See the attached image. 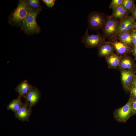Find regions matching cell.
Listing matches in <instances>:
<instances>
[{"mask_svg": "<svg viewBox=\"0 0 136 136\" xmlns=\"http://www.w3.org/2000/svg\"><path fill=\"white\" fill-rule=\"evenodd\" d=\"M31 111V109L28 108V104L25 102L22 107L15 113V116L21 121H28Z\"/></svg>", "mask_w": 136, "mask_h": 136, "instance_id": "obj_9", "label": "cell"}, {"mask_svg": "<svg viewBox=\"0 0 136 136\" xmlns=\"http://www.w3.org/2000/svg\"><path fill=\"white\" fill-rule=\"evenodd\" d=\"M98 54L100 57L109 56L114 54L115 50L113 45L109 42H106L98 47Z\"/></svg>", "mask_w": 136, "mask_h": 136, "instance_id": "obj_10", "label": "cell"}, {"mask_svg": "<svg viewBox=\"0 0 136 136\" xmlns=\"http://www.w3.org/2000/svg\"><path fill=\"white\" fill-rule=\"evenodd\" d=\"M131 108L132 115H136V98H132L131 103Z\"/></svg>", "mask_w": 136, "mask_h": 136, "instance_id": "obj_21", "label": "cell"}, {"mask_svg": "<svg viewBox=\"0 0 136 136\" xmlns=\"http://www.w3.org/2000/svg\"><path fill=\"white\" fill-rule=\"evenodd\" d=\"M123 0H112L109 6L110 8L113 9L121 6Z\"/></svg>", "mask_w": 136, "mask_h": 136, "instance_id": "obj_19", "label": "cell"}, {"mask_svg": "<svg viewBox=\"0 0 136 136\" xmlns=\"http://www.w3.org/2000/svg\"><path fill=\"white\" fill-rule=\"evenodd\" d=\"M88 28L91 30H98L103 29L105 25L106 18L104 14L97 11L90 13L88 17Z\"/></svg>", "mask_w": 136, "mask_h": 136, "instance_id": "obj_4", "label": "cell"}, {"mask_svg": "<svg viewBox=\"0 0 136 136\" xmlns=\"http://www.w3.org/2000/svg\"><path fill=\"white\" fill-rule=\"evenodd\" d=\"M120 66L122 69L130 70L132 67V61L129 56L125 55L121 57Z\"/></svg>", "mask_w": 136, "mask_h": 136, "instance_id": "obj_16", "label": "cell"}, {"mask_svg": "<svg viewBox=\"0 0 136 136\" xmlns=\"http://www.w3.org/2000/svg\"><path fill=\"white\" fill-rule=\"evenodd\" d=\"M31 9L26 1H19L17 7L10 15V22L15 25H21Z\"/></svg>", "mask_w": 136, "mask_h": 136, "instance_id": "obj_2", "label": "cell"}, {"mask_svg": "<svg viewBox=\"0 0 136 136\" xmlns=\"http://www.w3.org/2000/svg\"><path fill=\"white\" fill-rule=\"evenodd\" d=\"M121 6L128 13L131 12L133 8L134 1L132 0H123Z\"/></svg>", "mask_w": 136, "mask_h": 136, "instance_id": "obj_18", "label": "cell"}, {"mask_svg": "<svg viewBox=\"0 0 136 136\" xmlns=\"http://www.w3.org/2000/svg\"><path fill=\"white\" fill-rule=\"evenodd\" d=\"M114 46L116 53L120 55H125L130 51L129 46L120 41L114 40L109 42Z\"/></svg>", "mask_w": 136, "mask_h": 136, "instance_id": "obj_12", "label": "cell"}, {"mask_svg": "<svg viewBox=\"0 0 136 136\" xmlns=\"http://www.w3.org/2000/svg\"><path fill=\"white\" fill-rule=\"evenodd\" d=\"M132 85V86H136V76L134 77Z\"/></svg>", "mask_w": 136, "mask_h": 136, "instance_id": "obj_26", "label": "cell"}, {"mask_svg": "<svg viewBox=\"0 0 136 136\" xmlns=\"http://www.w3.org/2000/svg\"><path fill=\"white\" fill-rule=\"evenodd\" d=\"M120 20L109 16L106 19L103 28V35L105 37L111 39L117 31Z\"/></svg>", "mask_w": 136, "mask_h": 136, "instance_id": "obj_5", "label": "cell"}, {"mask_svg": "<svg viewBox=\"0 0 136 136\" xmlns=\"http://www.w3.org/2000/svg\"><path fill=\"white\" fill-rule=\"evenodd\" d=\"M118 38L120 42L129 46L132 44L130 31L121 34Z\"/></svg>", "mask_w": 136, "mask_h": 136, "instance_id": "obj_17", "label": "cell"}, {"mask_svg": "<svg viewBox=\"0 0 136 136\" xmlns=\"http://www.w3.org/2000/svg\"><path fill=\"white\" fill-rule=\"evenodd\" d=\"M133 54L136 57V46H134L133 50Z\"/></svg>", "mask_w": 136, "mask_h": 136, "instance_id": "obj_27", "label": "cell"}, {"mask_svg": "<svg viewBox=\"0 0 136 136\" xmlns=\"http://www.w3.org/2000/svg\"><path fill=\"white\" fill-rule=\"evenodd\" d=\"M39 0H33L32 3L30 7V8L31 9L40 10L38 9L39 6Z\"/></svg>", "mask_w": 136, "mask_h": 136, "instance_id": "obj_22", "label": "cell"}, {"mask_svg": "<svg viewBox=\"0 0 136 136\" xmlns=\"http://www.w3.org/2000/svg\"><path fill=\"white\" fill-rule=\"evenodd\" d=\"M132 98L130 97L127 103L115 111L114 115L119 121L125 122L132 116L131 103Z\"/></svg>", "mask_w": 136, "mask_h": 136, "instance_id": "obj_6", "label": "cell"}, {"mask_svg": "<svg viewBox=\"0 0 136 136\" xmlns=\"http://www.w3.org/2000/svg\"><path fill=\"white\" fill-rule=\"evenodd\" d=\"M105 39L104 35L99 32L96 35L89 34L87 29L82 38V42L86 48H94L98 47L105 42Z\"/></svg>", "mask_w": 136, "mask_h": 136, "instance_id": "obj_3", "label": "cell"}, {"mask_svg": "<svg viewBox=\"0 0 136 136\" xmlns=\"http://www.w3.org/2000/svg\"><path fill=\"white\" fill-rule=\"evenodd\" d=\"M40 10L31 9L21 25V29L27 34L37 33L40 30L36 21Z\"/></svg>", "mask_w": 136, "mask_h": 136, "instance_id": "obj_1", "label": "cell"}, {"mask_svg": "<svg viewBox=\"0 0 136 136\" xmlns=\"http://www.w3.org/2000/svg\"><path fill=\"white\" fill-rule=\"evenodd\" d=\"M132 44L134 46H136V30L134 28L130 31Z\"/></svg>", "mask_w": 136, "mask_h": 136, "instance_id": "obj_20", "label": "cell"}, {"mask_svg": "<svg viewBox=\"0 0 136 136\" xmlns=\"http://www.w3.org/2000/svg\"><path fill=\"white\" fill-rule=\"evenodd\" d=\"M131 13L132 14L131 17L134 19H136V6H134Z\"/></svg>", "mask_w": 136, "mask_h": 136, "instance_id": "obj_25", "label": "cell"}, {"mask_svg": "<svg viewBox=\"0 0 136 136\" xmlns=\"http://www.w3.org/2000/svg\"><path fill=\"white\" fill-rule=\"evenodd\" d=\"M135 29L136 30V21L135 22H134L133 28Z\"/></svg>", "mask_w": 136, "mask_h": 136, "instance_id": "obj_28", "label": "cell"}, {"mask_svg": "<svg viewBox=\"0 0 136 136\" xmlns=\"http://www.w3.org/2000/svg\"><path fill=\"white\" fill-rule=\"evenodd\" d=\"M121 78L124 88L127 90H130L134 78L132 71L122 69L121 71Z\"/></svg>", "mask_w": 136, "mask_h": 136, "instance_id": "obj_8", "label": "cell"}, {"mask_svg": "<svg viewBox=\"0 0 136 136\" xmlns=\"http://www.w3.org/2000/svg\"><path fill=\"white\" fill-rule=\"evenodd\" d=\"M130 96L132 98H136V86H132L130 90Z\"/></svg>", "mask_w": 136, "mask_h": 136, "instance_id": "obj_24", "label": "cell"}, {"mask_svg": "<svg viewBox=\"0 0 136 136\" xmlns=\"http://www.w3.org/2000/svg\"><path fill=\"white\" fill-rule=\"evenodd\" d=\"M121 57L114 53L106 58L109 65L112 68H116L120 65Z\"/></svg>", "mask_w": 136, "mask_h": 136, "instance_id": "obj_15", "label": "cell"}, {"mask_svg": "<svg viewBox=\"0 0 136 136\" xmlns=\"http://www.w3.org/2000/svg\"><path fill=\"white\" fill-rule=\"evenodd\" d=\"M21 98L18 96L17 98L12 100L7 106V109L11 110L15 113L20 109L23 104L21 101Z\"/></svg>", "mask_w": 136, "mask_h": 136, "instance_id": "obj_14", "label": "cell"}, {"mask_svg": "<svg viewBox=\"0 0 136 136\" xmlns=\"http://www.w3.org/2000/svg\"><path fill=\"white\" fill-rule=\"evenodd\" d=\"M25 102L28 104V108L31 109L32 108L38 103L41 98V93L36 87L30 90L24 97Z\"/></svg>", "mask_w": 136, "mask_h": 136, "instance_id": "obj_7", "label": "cell"}, {"mask_svg": "<svg viewBox=\"0 0 136 136\" xmlns=\"http://www.w3.org/2000/svg\"><path fill=\"white\" fill-rule=\"evenodd\" d=\"M34 87L30 84L26 80L21 81L17 86L15 90L19 94L18 96L22 98L24 97L30 90Z\"/></svg>", "mask_w": 136, "mask_h": 136, "instance_id": "obj_11", "label": "cell"}, {"mask_svg": "<svg viewBox=\"0 0 136 136\" xmlns=\"http://www.w3.org/2000/svg\"><path fill=\"white\" fill-rule=\"evenodd\" d=\"M128 13L121 6L112 9V13L110 16L121 20L126 18Z\"/></svg>", "mask_w": 136, "mask_h": 136, "instance_id": "obj_13", "label": "cell"}, {"mask_svg": "<svg viewBox=\"0 0 136 136\" xmlns=\"http://www.w3.org/2000/svg\"><path fill=\"white\" fill-rule=\"evenodd\" d=\"M43 2L49 8L52 7L55 4V0H43Z\"/></svg>", "mask_w": 136, "mask_h": 136, "instance_id": "obj_23", "label": "cell"}]
</instances>
